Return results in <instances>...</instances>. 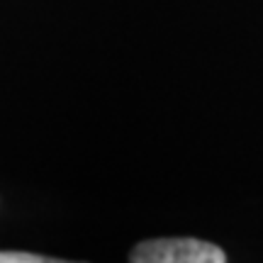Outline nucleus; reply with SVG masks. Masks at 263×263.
I'll return each instance as SVG.
<instances>
[{"mask_svg": "<svg viewBox=\"0 0 263 263\" xmlns=\"http://www.w3.org/2000/svg\"><path fill=\"white\" fill-rule=\"evenodd\" d=\"M134 263H224L219 246L202 239H154L134 246L129 254Z\"/></svg>", "mask_w": 263, "mask_h": 263, "instance_id": "nucleus-1", "label": "nucleus"}, {"mask_svg": "<svg viewBox=\"0 0 263 263\" xmlns=\"http://www.w3.org/2000/svg\"><path fill=\"white\" fill-rule=\"evenodd\" d=\"M0 263H54V258L25 254V251H0Z\"/></svg>", "mask_w": 263, "mask_h": 263, "instance_id": "nucleus-2", "label": "nucleus"}]
</instances>
